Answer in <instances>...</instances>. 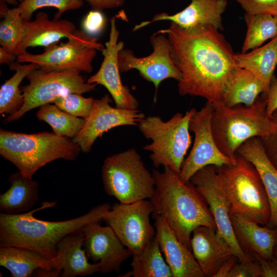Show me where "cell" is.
I'll use <instances>...</instances> for the list:
<instances>
[{
	"mask_svg": "<svg viewBox=\"0 0 277 277\" xmlns=\"http://www.w3.org/2000/svg\"><path fill=\"white\" fill-rule=\"evenodd\" d=\"M230 218L236 240L247 254L266 260L273 256L277 244V229L236 213L230 214Z\"/></svg>",
	"mask_w": 277,
	"mask_h": 277,
	"instance_id": "obj_22",
	"label": "cell"
},
{
	"mask_svg": "<svg viewBox=\"0 0 277 277\" xmlns=\"http://www.w3.org/2000/svg\"><path fill=\"white\" fill-rule=\"evenodd\" d=\"M17 60V56L6 50L3 47H0V64H10Z\"/></svg>",
	"mask_w": 277,
	"mask_h": 277,
	"instance_id": "obj_44",
	"label": "cell"
},
{
	"mask_svg": "<svg viewBox=\"0 0 277 277\" xmlns=\"http://www.w3.org/2000/svg\"><path fill=\"white\" fill-rule=\"evenodd\" d=\"M260 264L261 277H277V256L273 255L269 259H264L252 254Z\"/></svg>",
	"mask_w": 277,
	"mask_h": 277,
	"instance_id": "obj_40",
	"label": "cell"
},
{
	"mask_svg": "<svg viewBox=\"0 0 277 277\" xmlns=\"http://www.w3.org/2000/svg\"><path fill=\"white\" fill-rule=\"evenodd\" d=\"M247 26L241 53L259 48L267 40L277 37V16L245 13Z\"/></svg>",
	"mask_w": 277,
	"mask_h": 277,
	"instance_id": "obj_31",
	"label": "cell"
},
{
	"mask_svg": "<svg viewBox=\"0 0 277 277\" xmlns=\"http://www.w3.org/2000/svg\"><path fill=\"white\" fill-rule=\"evenodd\" d=\"M101 11L95 10L91 11L84 18L82 23L83 28L88 34H97L104 28L105 18Z\"/></svg>",
	"mask_w": 277,
	"mask_h": 277,
	"instance_id": "obj_38",
	"label": "cell"
},
{
	"mask_svg": "<svg viewBox=\"0 0 277 277\" xmlns=\"http://www.w3.org/2000/svg\"><path fill=\"white\" fill-rule=\"evenodd\" d=\"M213 105L207 102L200 110H195L189 122V130L194 134L192 148L185 159L179 174L184 183L190 181L201 169L213 165L221 167L234 164L217 147L211 129Z\"/></svg>",
	"mask_w": 277,
	"mask_h": 277,
	"instance_id": "obj_12",
	"label": "cell"
},
{
	"mask_svg": "<svg viewBox=\"0 0 277 277\" xmlns=\"http://www.w3.org/2000/svg\"><path fill=\"white\" fill-rule=\"evenodd\" d=\"M153 211L152 205L147 200L129 204L116 203L102 221L111 227L134 255L140 252L155 236V228L150 221Z\"/></svg>",
	"mask_w": 277,
	"mask_h": 277,
	"instance_id": "obj_11",
	"label": "cell"
},
{
	"mask_svg": "<svg viewBox=\"0 0 277 277\" xmlns=\"http://www.w3.org/2000/svg\"><path fill=\"white\" fill-rule=\"evenodd\" d=\"M227 277H261L260 264L253 256L249 260L238 261Z\"/></svg>",
	"mask_w": 277,
	"mask_h": 277,
	"instance_id": "obj_37",
	"label": "cell"
},
{
	"mask_svg": "<svg viewBox=\"0 0 277 277\" xmlns=\"http://www.w3.org/2000/svg\"><path fill=\"white\" fill-rule=\"evenodd\" d=\"M195 110L192 108L184 115L177 113L167 121L158 116H148L138 123L140 132L152 141L143 149L151 152L150 159L155 168L168 166L180 174L191 143L189 122Z\"/></svg>",
	"mask_w": 277,
	"mask_h": 277,
	"instance_id": "obj_7",
	"label": "cell"
},
{
	"mask_svg": "<svg viewBox=\"0 0 277 277\" xmlns=\"http://www.w3.org/2000/svg\"><path fill=\"white\" fill-rule=\"evenodd\" d=\"M101 172L105 192L121 203L150 199L154 193L152 173L146 167L135 148L107 157Z\"/></svg>",
	"mask_w": 277,
	"mask_h": 277,
	"instance_id": "obj_8",
	"label": "cell"
},
{
	"mask_svg": "<svg viewBox=\"0 0 277 277\" xmlns=\"http://www.w3.org/2000/svg\"><path fill=\"white\" fill-rule=\"evenodd\" d=\"M111 97L105 94L94 101L92 110L80 132L73 138L81 151L89 152L98 137L108 130L122 126H138L145 116L141 111L113 107Z\"/></svg>",
	"mask_w": 277,
	"mask_h": 277,
	"instance_id": "obj_15",
	"label": "cell"
},
{
	"mask_svg": "<svg viewBox=\"0 0 277 277\" xmlns=\"http://www.w3.org/2000/svg\"><path fill=\"white\" fill-rule=\"evenodd\" d=\"M132 256V269L121 276L172 277L155 236L140 252Z\"/></svg>",
	"mask_w": 277,
	"mask_h": 277,
	"instance_id": "obj_29",
	"label": "cell"
},
{
	"mask_svg": "<svg viewBox=\"0 0 277 277\" xmlns=\"http://www.w3.org/2000/svg\"><path fill=\"white\" fill-rule=\"evenodd\" d=\"M81 151L73 139L53 132L27 134L0 130L1 155L30 179L39 169L53 161L76 160Z\"/></svg>",
	"mask_w": 277,
	"mask_h": 277,
	"instance_id": "obj_4",
	"label": "cell"
},
{
	"mask_svg": "<svg viewBox=\"0 0 277 277\" xmlns=\"http://www.w3.org/2000/svg\"><path fill=\"white\" fill-rule=\"evenodd\" d=\"M94 101L91 97H85L81 94L72 93L58 97L53 103L72 115L87 120L92 112Z\"/></svg>",
	"mask_w": 277,
	"mask_h": 277,
	"instance_id": "obj_35",
	"label": "cell"
},
{
	"mask_svg": "<svg viewBox=\"0 0 277 277\" xmlns=\"http://www.w3.org/2000/svg\"><path fill=\"white\" fill-rule=\"evenodd\" d=\"M234 59L239 68L249 71L262 82L265 89L262 96L267 98L269 85L277 65V37L250 51L235 53Z\"/></svg>",
	"mask_w": 277,
	"mask_h": 277,
	"instance_id": "obj_26",
	"label": "cell"
},
{
	"mask_svg": "<svg viewBox=\"0 0 277 277\" xmlns=\"http://www.w3.org/2000/svg\"><path fill=\"white\" fill-rule=\"evenodd\" d=\"M264 92L263 84L253 74L238 67L224 90L222 102L229 108L241 104L249 107Z\"/></svg>",
	"mask_w": 277,
	"mask_h": 277,
	"instance_id": "obj_28",
	"label": "cell"
},
{
	"mask_svg": "<svg viewBox=\"0 0 277 277\" xmlns=\"http://www.w3.org/2000/svg\"><path fill=\"white\" fill-rule=\"evenodd\" d=\"M37 119L48 124L55 134L73 139L82 130L86 120L72 115L51 103L39 107Z\"/></svg>",
	"mask_w": 277,
	"mask_h": 277,
	"instance_id": "obj_32",
	"label": "cell"
},
{
	"mask_svg": "<svg viewBox=\"0 0 277 277\" xmlns=\"http://www.w3.org/2000/svg\"><path fill=\"white\" fill-rule=\"evenodd\" d=\"M190 181L209 206L216 226V230L227 241L239 261L251 259L240 245L230 218L228 201L221 185L216 167L206 166L197 171Z\"/></svg>",
	"mask_w": 277,
	"mask_h": 277,
	"instance_id": "obj_13",
	"label": "cell"
},
{
	"mask_svg": "<svg viewBox=\"0 0 277 277\" xmlns=\"http://www.w3.org/2000/svg\"><path fill=\"white\" fill-rule=\"evenodd\" d=\"M93 10L102 11L122 6L126 0H86Z\"/></svg>",
	"mask_w": 277,
	"mask_h": 277,
	"instance_id": "obj_42",
	"label": "cell"
},
{
	"mask_svg": "<svg viewBox=\"0 0 277 277\" xmlns=\"http://www.w3.org/2000/svg\"><path fill=\"white\" fill-rule=\"evenodd\" d=\"M7 191L0 195V211L9 214L30 211L38 199L39 183L19 171L11 174Z\"/></svg>",
	"mask_w": 277,
	"mask_h": 277,
	"instance_id": "obj_27",
	"label": "cell"
},
{
	"mask_svg": "<svg viewBox=\"0 0 277 277\" xmlns=\"http://www.w3.org/2000/svg\"><path fill=\"white\" fill-rule=\"evenodd\" d=\"M236 153L256 169L267 192L271 209L268 227L277 229V169L267 155L260 137L251 138L242 144Z\"/></svg>",
	"mask_w": 277,
	"mask_h": 277,
	"instance_id": "obj_24",
	"label": "cell"
},
{
	"mask_svg": "<svg viewBox=\"0 0 277 277\" xmlns=\"http://www.w3.org/2000/svg\"><path fill=\"white\" fill-rule=\"evenodd\" d=\"M119 32L116 19H110L109 40L102 51L104 59L97 72L87 81L89 84H100L105 87L115 104V107L127 109H136L139 103L131 93L129 88L123 85L120 76L118 63V53L124 48V43L118 42Z\"/></svg>",
	"mask_w": 277,
	"mask_h": 277,
	"instance_id": "obj_16",
	"label": "cell"
},
{
	"mask_svg": "<svg viewBox=\"0 0 277 277\" xmlns=\"http://www.w3.org/2000/svg\"><path fill=\"white\" fill-rule=\"evenodd\" d=\"M56 204L54 201H44L39 207L21 214L0 213V247L25 248L53 258L63 239L90 223L100 222L111 208L108 203L100 204L80 216L62 221H45L33 216L35 212Z\"/></svg>",
	"mask_w": 277,
	"mask_h": 277,
	"instance_id": "obj_2",
	"label": "cell"
},
{
	"mask_svg": "<svg viewBox=\"0 0 277 277\" xmlns=\"http://www.w3.org/2000/svg\"><path fill=\"white\" fill-rule=\"evenodd\" d=\"M24 38L14 54L17 56L25 53L29 47L44 46L45 48L57 44L64 37L72 36L76 28L74 24L67 19L51 21L48 14L38 12L32 21H24Z\"/></svg>",
	"mask_w": 277,
	"mask_h": 277,
	"instance_id": "obj_21",
	"label": "cell"
},
{
	"mask_svg": "<svg viewBox=\"0 0 277 277\" xmlns=\"http://www.w3.org/2000/svg\"><path fill=\"white\" fill-rule=\"evenodd\" d=\"M190 246L207 277H213L222 264L234 254L229 243L216 229L205 226H199L193 231Z\"/></svg>",
	"mask_w": 277,
	"mask_h": 277,
	"instance_id": "obj_20",
	"label": "cell"
},
{
	"mask_svg": "<svg viewBox=\"0 0 277 277\" xmlns=\"http://www.w3.org/2000/svg\"><path fill=\"white\" fill-rule=\"evenodd\" d=\"M227 4V0H191L182 11L172 15L156 14L151 20L136 25L133 31L160 21H169L188 31L208 27L223 30L222 15Z\"/></svg>",
	"mask_w": 277,
	"mask_h": 277,
	"instance_id": "obj_18",
	"label": "cell"
},
{
	"mask_svg": "<svg viewBox=\"0 0 277 277\" xmlns=\"http://www.w3.org/2000/svg\"><path fill=\"white\" fill-rule=\"evenodd\" d=\"M156 33L166 35L170 42L171 58L182 74L179 94L202 97L212 104L222 102L238 67L231 46L219 30L208 27L188 31L171 22Z\"/></svg>",
	"mask_w": 277,
	"mask_h": 277,
	"instance_id": "obj_1",
	"label": "cell"
},
{
	"mask_svg": "<svg viewBox=\"0 0 277 277\" xmlns=\"http://www.w3.org/2000/svg\"><path fill=\"white\" fill-rule=\"evenodd\" d=\"M76 70L45 71L39 68L31 72L26 78L29 84L22 87L24 103L16 113L4 122L9 123L21 118L34 108L53 103L59 97L75 93L83 94L95 89L96 84H89Z\"/></svg>",
	"mask_w": 277,
	"mask_h": 277,
	"instance_id": "obj_9",
	"label": "cell"
},
{
	"mask_svg": "<svg viewBox=\"0 0 277 277\" xmlns=\"http://www.w3.org/2000/svg\"><path fill=\"white\" fill-rule=\"evenodd\" d=\"M277 109V77L273 76L267 95L266 112L270 118L274 111Z\"/></svg>",
	"mask_w": 277,
	"mask_h": 277,
	"instance_id": "obj_41",
	"label": "cell"
},
{
	"mask_svg": "<svg viewBox=\"0 0 277 277\" xmlns=\"http://www.w3.org/2000/svg\"><path fill=\"white\" fill-rule=\"evenodd\" d=\"M105 47L84 30H76L68 42L45 48L41 54L25 52L17 56L21 63H34L45 71L76 70L90 73L97 50Z\"/></svg>",
	"mask_w": 277,
	"mask_h": 277,
	"instance_id": "obj_10",
	"label": "cell"
},
{
	"mask_svg": "<svg viewBox=\"0 0 277 277\" xmlns=\"http://www.w3.org/2000/svg\"><path fill=\"white\" fill-rule=\"evenodd\" d=\"M212 132L220 151L235 163L238 148L248 140L273 132L275 125L266 112L267 98L259 96L249 107L212 104Z\"/></svg>",
	"mask_w": 277,
	"mask_h": 277,
	"instance_id": "obj_5",
	"label": "cell"
},
{
	"mask_svg": "<svg viewBox=\"0 0 277 277\" xmlns=\"http://www.w3.org/2000/svg\"><path fill=\"white\" fill-rule=\"evenodd\" d=\"M83 0H23L18 5L21 15L24 21H30L34 11L46 7L56 8L55 19H59L63 13L73 10H77L83 5Z\"/></svg>",
	"mask_w": 277,
	"mask_h": 277,
	"instance_id": "obj_34",
	"label": "cell"
},
{
	"mask_svg": "<svg viewBox=\"0 0 277 277\" xmlns=\"http://www.w3.org/2000/svg\"><path fill=\"white\" fill-rule=\"evenodd\" d=\"M150 42L153 48L150 55L138 57L132 50L123 48L119 51L117 58L121 73L136 69L145 80L153 83L155 89V101L161 83L169 78L179 81L182 74L171 58L167 36L155 32L150 37Z\"/></svg>",
	"mask_w": 277,
	"mask_h": 277,
	"instance_id": "obj_14",
	"label": "cell"
},
{
	"mask_svg": "<svg viewBox=\"0 0 277 277\" xmlns=\"http://www.w3.org/2000/svg\"><path fill=\"white\" fill-rule=\"evenodd\" d=\"M273 255L277 256V244L276 245L275 247Z\"/></svg>",
	"mask_w": 277,
	"mask_h": 277,
	"instance_id": "obj_46",
	"label": "cell"
},
{
	"mask_svg": "<svg viewBox=\"0 0 277 277\" xmlns=\"http://www.w3.org/2000/svg\"><path fill=\"white\" fill-rule=\"evenodd\" d=\"M238 261V258L233 254L222 264L213 277H227L229 273Z\"/></svg>",
	"mask_w": 277,
	"mask_h": 277,
	"instance_id": "obj_43",
	"label": "cell"
},
{
	"mask_svg": "<svg viewBox=\"0 0 277 277\" xmlns=\"http://www.w3.org/2000/svg\"><path fill=\"white\" fill-rule=\"evenodd\" d=\"M2 18L0 23V44L14 54L25 36L24 21L18 7L9 9Z\"/></svg>",
	"mask_w": 277,
	"mask_h": 277,
	"instance_id": "obj_33",
	"label": "cell"
},
{
	"mask_svg": "<svg viewBox=\"0 0 277 277\" xmlns=\"http://www.w3.org/2000/svg\"><path fill=\"white\" fill-rule=\"evenodd\" d=\"M234 164L216 167L230 214L241 215L262 226L270 222L269 200L254 166L236 153Z\"/></svg>",
	"mask_w": 277,
	"mask_h": 277,
	"instance_id": "obj_6",
	"label": "cell"
},
{
	"mask_svg": "<svg viewBox=\"0 0 277 277\" xmlns=\"http://www.w3.org/2000/svg\"><path fill=\"white\" fill-rule=\"evenodd\" d=\"M154 219L155 237L172 277H204L191 250L179 240L163 217Z\"/></svg>",
	"mask_w": 277,
	"mask_h": 277,
	"instance_id": "obj_19",
	"label": "cell"
},
{
	"mask_svg": "<svg viewBox=\"0 0 277 277\" xmlns=\"http://www.w3.org/2000/svg\"><path fill=\"white\" fill-rule=\"evenodd\" d=\"M85 239L83 247L88 259L99 263L100 272L118 273L122 263L132 255L111 227L103 226L100 222L90 223L82 228Z\"/></svg>",
	"mask_w": 277,
	"mask_h": 277,
	"instance_id": "obj_17",
	"label": "cell"
},
{
	"mask_svg": "<svg viewBox=\"0 0 277 277\" xmlns=\"http://www.w3.org/2000/svg\"><path fill=\"white\" fill-rule=\"evenodd\" d=\"M9 66L15 73L1 87L0 113L11 115L18 111L24 103V94L19 87L20 84L31 72L39 68L34 63L21 64L17 61Z\"/></svg>",
	"mask_w": 277,
	"mask_h": 277,
	"instance_id": "obj_30",
	"label": "cell"
},
{
	"mask_svg": "<svg viewBox=\"0 0 277 277\" xmlns=\"http://www.w3.org/2000/svg\"><path fill=\"white\" fill-rule=\"evenodd\" d=\"M85 236L82 229L63 239L57 244L54 259L62 277L85 276L100 272L99 263H90L82 248Z\"/></svg>",
	"mask_w": 277,
	"mask_h": 277,
	"instance_id": "obj_23",
	"label": "cell"
},
{
	"mask_svg": "<svg viewBox=\"0 0 277 277\" xmlns=\"http://www.w3.org/2000/svg\"><path fill=\"white\" fill-rule=\"evenodd\" d=\"M5 2L12 5H18L22 3L23 0H3Z\"/></svg>",
	"mask_w": 277,
	"mask_h": 277,
	"instance_id": "obj_45",
	"label": "cell"
},
{
	"mask_svg": "<svg viewBox=\"0 0 277 277\" xmlns=\"http://www.w3.org/2000/svg\"><path fill=\"white\" fill-rule=\"evenodd\" d=\"M270 118L275 125L274 131L260 138L267 155L277 169V109L272 113Z\"/></svg>",
	"mask_w": 277,
	"mask_h": 277,
	"instance_id": "obj_39",
	"label": "cell"
},
{
	"mask_svg": "<svg viewBox=\"0 0 277 277\" xmlns=\"http://www.w3.org/2000/svg\"><path fill=\"white\" fill-rule=\"evenodd\" d=\"M246 13L277 16V0H234Z\"/></svg>",
	"mask_w": 277,
	"mask_h": 277,
	"instance_id": "obj_36",
	"label": "cell"
},
{
	"mask_svg": "<svg viewBox=\"0 0 277 277\" xmlns=\"http://www.w3.org/2000/svg\"><path fill=\"white\" fill-rule=\"evenodd\" d=\"M152 169L155 189L150 201L153 218L163 217L179 240L191 250L193 231L205 226L216 230L213 216L204 199L189 182H183L170 167Z\"/></svg>",
	"mask_w": 277,
	"mask_h": 277,
	"instance_id": "obj_3",
	"label": "cell"
},
{
	"mask_svg": "<svg viewBox=\"0 0 277 277\" xmlns=\"http://www.w3.org/2000/svg\"><path fill=\"white\" fill-rule=\"evenodd\" d=\"M0 265L10 271L12 277H29L38 269L56 270L54 258L15 246L0 247Z\"/></svg>",
	"mask_w": 277,
	"mask_h": 277,
	"instance_id": "obj_25",
	"label": "cell"
}]
</instances>
